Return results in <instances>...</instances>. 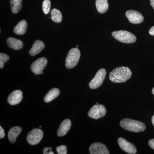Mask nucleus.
<instances>
[{
  "instance_id": "obj_1",
  "label": "nucleus",
  "mask_w": 154,
  "mask_h": 154,
  "mask_svg": "<svg viewBox=\"0 0 154 154\" xmlns=\"http://www.w3.org/2000/svg\"><path fill=\"white\" fill-rule=\"evenodd\" d=\"M131 75L132 72L129 68L119 67L114 69L110 73L109 79L113 82L123 83L129 80Z\"/></svg>"
},
{
  "instance_id": "obj_2",
  "label": "nucleus",
  "mask_w": 154,
  "mask_h": 154,
  "mask_svg": "<svg viewBox=\"0 0 154 154\" xmlns=\"http://www.w3.org/2000/svg\"><path fill=\"white\" fill-rule=\"evenodd\" d=\"M120 125L124 129L134 132H143L146 128L144 123L128 118L122 119L120 121Z\"/></svg>"
},
{
  "instance_id": "obj_3",
  "label": "nucleus",
  "mask_w": 154,
  "mask_h": 154,
  "mask_svg": "<svg viewBox=\"0 0 154 154\" xmlns=\"http://www.w3.org/2000/svg\"><path fill=\"white\" fill-rule=\"evenodd\" d=\"M112 35L116 40L122 43H133L137 40L136 36L126 30H118L113 32Z\"/></svg>"
},
{
  "instance_id": "obj_4",
  "label": "nucleus",
  "mask_w": 154,
  "mask_h": 154,
  "mask_svg": "<svg viewBox=\"0 0 154 154\" xmlns=\"http://www.w3.org/2000/svg\"><path fill=\"white\" fill-rule=\"evenodd\" d=\"M81 56V52L78 48H73L69 51L66 60L67 68H73L77 65Z\"/></svg>"
},
{
  "instance_id": "obj_5",
  "label": "nucleus",
  "mask_w": 154,
  "mask_h": 154,
  "mask_svg": "<svg viewBox=\"0 0 154 154\" xmlns=\"http://www.w3.org/2000/svg\"><path fill=\"white\" fill-rule=\"evenodd\" d=\"M106 75L105 69H101L96 73L94 79L89 83V87L92 89H96L102 85Z\"/></svg>"
},
{
  "instance_id": "obj_6",
  "label": "nucleus",
  "mask_w": 154,
  "mask_h": 154,
  "mask_svg": "<svg viewBox=\"0 0 154 154\" xmlns=\"http://www.w3.org/2000/svg\"><path fill=\"white\" fill-rule=\"evenodd\" d=\"M43 137L42 131L38 128H34L28 134L27 140L29 144L35 145L40 142Z\"/></svg>"
},
{
  "instance_id": "obj_7",
  "label": "nucleus",
  "mask_w": 154,
  "mask_h": 154,
  "mask_svg": "<svg viewBox=\"0 0 154 154\" xmlns=\"http://www.w3.org/2000/svg\"><path fill=\"white\" fill-rule=\"evenodd\" d=\"M106 113V108L103 105H94L89 110L88 116L94 119H99L104 117Z\"/></svg>"
},
{
  "instance_id": "obj_8",
  "label": "nucleus",
  "mask_w": 154,
  "mask_h": 154,
  "mask_svg": "<svg viewBox=\"0 0 154 154\" xmlns=\"http://www.w3.org/2000/svg\"><path fill=\"white\" fill-rule=\"evenodd\" d=\"M47 63L48 61L46 58H39L31 64L30 67L31 71L36 75L42 74L43 73L42 71L47 65Z\"/></svg>"
},
{
  "instance_id": "obj_9",
  "label": "nucleus",
  "mask_w": 154,
  "mask_h": 154,
  "mask_svg": "<svg viewBox=\"0 0 154 154\" xmlns=\"http://www.w3.org/2000/svg\"><path fill=\"white\" fill-rule=\"evenodd\" d=\"M117 141L120 148L124 151L130 154L137 153V149L133 144L129 142L122 137L118 138Z\"/></svg>"
},
{
  "instance_id": "obj_10",
  "label": "nucleus",
  "mask_w": 154,
  "mask_h": 154,
  "mask_svg": "<svg viewBox=\"0 0 154 154\" xmlns=\"http://www.w3.org/2000/svg\"><path fill=\"white\" fill-rule=\"evenodd\" d=\"M125 15L129 22L132 24H140L143 22L144 20L143 16L138 11L129 10L127 11Z\"/></svg>"
},
{
  "instance_id": "obj_11",
  "label": "nucleus",
  "mask_w": 154,
  "mask_h": 154,
  "mask_svg": "<svg viewBox=\"0 0 154 154\" xmlns=\"http://www.w3.org/2000/svg\"><path fill=\"white\" fill-rule=\"evenodd\" d=\"M91 154H109V152L105 145L100 143H94L89 148Z\"/></svg>"
},
{
  "instance_id": "obj_12",
  "label": "nucleus",
  "mask_w": 154,
  "mask_h": 154,
  "mask_svg": "<svg viewBox=\"0 0 154 154\" xmlns=\"http://www.w3.org/2000/svg\"><path fill=\"white\" fill-rule=\"evenodd\" d=\"M23 99V94L21 91L16 90L12 92L8 97V101L10 105H14L19 104Z\"/></svg>"
},
{
  "instance_id": "obj_13",
  "label": "nucleus",
  "mask_w": 154,
  "mask_h": 154,
  "mask_svg": "<svg viewBox=\"0 0 154 154\" xmlns=\"http://www.w3.org/2000/svg\"><path fill=\"white\" fill-rule=\"evenodd\" d=\"M72 124L70 120L66 119L61 123L57 130V135L58 137L65 135L70 128Z\"/></svg>"
},
{
  "instance_id": "obj_14",
  "label": "nucleus",
  "mask_w": 154,
  "mask_h": 154,
  "mask_svg": "<svg viewBox=\"0 0 154 154\" xmlns=\"http://www.w3.org/2000/svg\"><path fill=\"white\" fill-rule=\"evenodd\" d=\"M44 48L45 45L42 42L39 40H36L30 49L29 54L32 56H34L41 52Z\"/></svg>"
},
{
  "instance_id": "obj_15",
  "label": "nucleus",
  "mask_w": 154,
  "mask_h": 154,
  "mask_svg": "<svg viewBox=\"0 0 154 154\" xmlns=\"http://www.w3.org/2000/svg\"><path fill=\"white\" fill-rule=\"evenodd\" d=\"M22 129L20 127L16 126L12 128L9 131L8 137L11 143H14L17 138L22 131Z\"/></svg>"
},
{
  "instance_id": "obj_16",
  "label": "nucleus",
  "mask_w": 154,
  "mask_h": 154,
  "mask_svg": "<svg viewBox=\"0 0 154 154\" xmlns=\"http://www.w3.org/2000/svg\"><path fill=\"white\" fill-rule=\"evenodd\" d=\"M27 22L25 20H22L17 24V25L14 27V32L17 35H22L25 34L27 30Z\"/></svg>"
},
{
  "instance_id": "obj_17",
  "label": "nucleus",
  "mask_w": 154,
  "mask_h": 154,
  "mask_svg": "<svg viewBox=\"0 0 154 154\" xmlns=\"http://www.w3.org/2000/svg\"><path fill=\"white\" fill-rule=\"evenodd\" d=\"M7 42L9 47L16 50L21 49L23 46V42L22 41L12 37L8 38Z\"/></svg>"
},
{
  "instance_id": "obj_18",
  "label": "nucleus",
  "mask_w": 154,
  "mask_h": 154,
  "mask_svg": "<svg viewBox=\"0 0 154 154\" xmlns=\"http://www.w3.org/2000/svg\"><path fill=\"white\" fill-rule=\"evenodd\" d=\"M60 94L59 90L57 88H53L50 90L44 97V101L48 103L57 98Z\"/></svg>"
},
{
  "instance_id": "obj_19",
  "label": "nucleus",
  "mask_w": 154,
  "mask_h": 154,
  "mask_svg": "<svg viewBox=\"0 0 154 154\" xmlns=\"http://www.w3.org/2000/svg\"><path fill=\"white\" fill-rule=\"evenodd\" d=\"M96 5L97 11L100 14H104L108 9L107 0H96Z\"/></svg>"
},
{
  "instance_id": "obj_20",
  "label": "nucleus",
  "mask_w": 154,
  "mask_h": 154,
  "mask_svg": "<svg viewBox=\"0 0 154 154\" xmlns=\"http://www.w3.org/2000/svg\"><path fill=\"white\" fill-rule=\"evenodd\" d=\"M11 10L14 14H17L22 7V0H10Z\"/></svg>"
},
{
  "instance_id": "obj_21",
  "label": "nucleus",
  "mask_w": 154,
  "mask_h": 154,
  "mask_svg": "<svg viewBox=\"0 0 154 154\" xmlns=\"http://www.w3.org/2000/svg\"><path fill=\"white\" fill-rule=\"evenodd\" d=\"M51 19L56 23H60L62 21V15L60 11L57 9H53L51 13Z\"/></svg>"
},
{
  "instance_id": "obj_22",
  "label": "nucleus",
  "mask_w": 154,
  "mask_h": 154,
  "mask_svg": "<svg viewBox=\"0 0 154 154\" xmlns=\"http://www.w3.org/2000/svg\"><path fill=\"white\" fill-rule=\"evenodd\" d=\"M42 10L44 14H48L50 11L51 2L50 0H44L42 3Z\"/></svg>"
},
{
  "instance_id": "obj_23",
  "label": "nucleus",
  "mask_w": 154,
  "mask_h": 154,
  "mask_svg": "<svg viewBox=\"0 0 154 154\" xmlns=\"http://www.w3.org/2000/svg\"><path fill=\"white\" fill-rule=\"evenodd\" d=\"M9 60V57L5 54H0V68H3L5 63Z\"/></svg>"
},
{
  "instance_id": "obj_24",
  "label": "nucleus",
  "mask_w": 154,
  "mask_h": 154,
  "mask_svg": "<svg viewBox=\"0 0 154 154\" xmlns=\"http://www.w3.org/2000/svg\"><path fill=\"white\" fill-rule=\"evenodd\" d=\"M56 150L58 154H66L67 153V147L65 145H61L56 148Z\"/></svg>"
},
{
  "instance_id": "obj_25",
  "label": "nucleus",
  "mask_w": 154,
  "mask_h": 154,
  "mask_svg": "<svg viewBox=\"0 0 154 154\" xmlns=\"http://www.w3.org/2000/svg\"><path fill=\"white\" fill-rule=\"evenodd\" d=\"M52 149L51 147L45 148L43 149V153L44 154H54V152L51 151Z\"/></svg>"
},
{
  "instance_id": "obj_26",
  "label": "nucleus",
  "mask_w": 154,
  "mask_h": 154,
  "mask_svg": "<svg viewBox=\"0 0 154 154\" xmlns=\"http://www.w3.org/2000/svg\"><path fill=\"white\" fill-rule=\"evenodd\" d=\"M5 131L3 129L2 126H0V138L2 139L5 137Z\"/></svg>"
},
{
  "instance_id": "obj_27",
  "label": "nucleus",
  "mask_w": 154,
  "mask_h": 154,
  "mask_svg": "<svg viewBox=\"0 0 154 154\" xmlns=\"http://www.w3.org/2000/svg\"><path fill=\"white\" fill-rule=\"evenodd\" d=\"M149 145L151 148L154 150V139H152L149 141Z\"/></svg>"
},
{
  "instance_id": "obj_28",
  "label": "nucleus",
  "mask_w": 154,
  "mask_h": 154,
  "mask_svg": "<svg viewBox=\"0 0 154 154\" xmlns=\"http://www.w3.org/2000/svg\"><path fill=\"white\" fill-rule=\"evenodd\" d=\"M149 33L152 36H154V26L152 27L149 30Z\"/></svg>"
},
{
  "instance_id": "obj_29",
  "label": "nucleus",
  "mask_w": 154,
  "mask_h": 154,
  "mask_svg": "<svg viewBox=\"0 0 154 154\" xmlns=\"http://www.w3.org/2000/svg\"><path fill=\"white\" fill-rule=\"evenodd\" d=\"M150 2L151 5L154 10V0H150Z\"/></svg>"
},
{
  "instance_id": "obj_30",
  "label": "nucleus",
  "mask_w": 154,
  "mask_h": 154,
  "mask_svg": "<svg viewBox=\"0 0 154 154\" xmlns=\"http://www.w3.org/2000/svg\"><path fill=\"white\" fill-rule=\"evenodd\" d=\"M152 124L153 125V126H154V115L152 116Z\"/></svg>"
},
{
  "instance_id": "obj_31",
  "label": "nucleus",
  "mask_w": 154,
  "mask_h": 154,
  "mask_svg": "<svg viewBox=\"0 0 154 154\" xmlns=\"http://www.w3.org/2000/svg\"><path fill=\"white\" fill-rule=\"evenodd\" d=\"M152 94H153L154 95V87L153 88V89H152Z\"/></svg>"
},
{
  "instance_id": "obj_32",
  "label": "nucleus",
  "mask_w": 154,
  "mask_h": 154,
  "mask_svg": "<svg viewBox=\"0 0 154 154\" xmlns=\"http://www.w3.org/2000/svg\"><path fill=\"white\" fill-rule=\"evenodd\" d=\"M96 105H98V102H97V103H96Z\"/></svg>"
},
{
  "instance_id": "obj_33",
  "label": "nucleus",
  "mask_w": 154,
  "mask_h": 154,
  "mask_svg": "<svg viewBox=\"0 0 154 154\" xmlns=\"http://www.w3.org/2000/svg\"><path fill=\"white\" fill-rule=\"evenodd\" d=\"M79 47V46H78V45H77V48H78Z\"/></svg>"
}]
</instances>
